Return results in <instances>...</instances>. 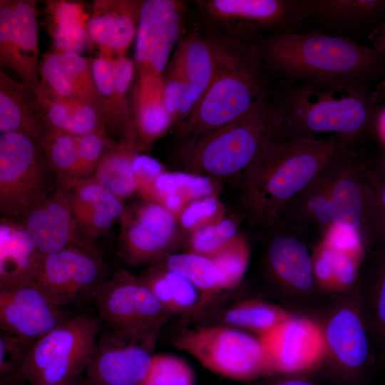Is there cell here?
Here are the masks:
<instances>
[{"label":"cell","mask_w":385,"mask_h":385,"mask_svg":"<svg viewBox=\"0 0 385 385\" xmlns=\"http://www.w3.org/2000/svg\"><path fill=\"white\" fill-rule=\"evenodd\" d=\"M348 141L351 140L336 135L271 140L242 176L240 215L260 230L279 220L282 205L313 180Z\"/></svg>","instance_id":"6da1fadb"},{"label":"cell","mask_w":385,"mask_h":385,"mask_svg":"<svg viewBox=\"0 0 385 385\" xmlns=\"http://www.w3.org/2000/svg\"><path fill=\"white\" fill-rule=\"evenodd\" d=\"M281 87L314 80L366 83L385 71V55L342 35L319 31L262 36L246 43Z\"/></svg>","instance_id":"7a4b0ae2"},{"label":"cell","mask_w":385,"mask_h":385,"mask_svg":"<svg viewBox=\"0 0 385 385\" xmlns=\"http://www.w3.org/2000/svg\"><path fill=\"white\" fill-rule=\"evenodd\" d=\"M271 96L282 113L283 139L313 140L329 133L358 143L378 123L377 106L364 83L314 80L281 87Z\"/></svg>","instance_id":"3957f363"},{"label":"cell","mask_w":385,"mask_h":385,"mask_svg":"<svg viewBox=\"0 0 385 385\" xmlns=\"http://www.w3.org/2000/svg\"><path fill=\"white\" fill-rule=\"evenodd\" d=\"M212 31L217 51L216 73L195 111L174 127L178 144L220 128L270 96L265 70L256 49Z\"/></svg>","instance_id":"277c9868"},{"label":"cell","mask_w":385,"mask_h":385,"mask_svg":"<svg viewBox=\"0 0 385 385\" xmlns=\"http://www.w3.org/2000/svg\"><path fill=\"white\" fill-rule=\"evenodd\" d=\"M282 120L269 96L220 128L178 144L171 163L175 170L218 180L242 178L267 143L279 136Z\"/></svg>","instance_id":"5b68a950"},{"label":"cell","mask_w":385,"mask_h":385,"mask_svg":"<svg viewBox=\"0 0 385 385\" xmlns=\"http://www.w3.org/2000/svg\"><path fill=\"white\" fill-rule=\"evenodd\" d=\"M318 328L321 357L312 371L342 385H364L379 364L361 306V279L353 288L329 293L308 319Z\"/></svg>","instance_id":"8992f818"},{"label":"cell","mask_w":385,"mask_h":385,"mask_svg":"<svg viewBox=\"0 0 385 385\" xmlns=\"http://www.w3.org/2000/svg\"><path fill=\"white\" fill-rule=\"evenodd\" d=\"M261 232L265 240L263 268L267 281L284 307L310 318L328 294L315 274L312 252L317 243L314 231L279 220Z\"/></svg>","instance_id":"52a82bcc"},{"label":"cell","mask_w":385,"mask_h":385,"mask_svg":"<svg viewBox=\"0 0 385 385\" xmlns=\"http://www.w3.org/2000/svg\"><path fill=\"white\" fill-rule=\"evenodd\" d=\"M172 343L210 371L232 379L251 381L277 374L262 338L242 329L216 324L183 329Z\"/></svg>","instance_id":"ba28073f"},{"label":"cell","mask_w":385,"mask_h":385,"mask_svg":"<svg viewBox=\"0 0 385 385\" xmlns=\"http://www.w3.org/2000/svg\"><path fill=\"white\" fill-rule=\"evenodd\" d=\"M188 16L186 1L143 0L134 41L137 81L132 103L163 99L164 74Z\"/></svg>","instance_id":"9c48e42d"},{"label":"cell","mask_w":385,"mask_h":385,"mask_svg":"<svg viewBox=\"0 0 385 385\" xmlns=\"http://www.w3.org/2000/svg\"><path fill=\"white\" fill-rule=\"evenodd\" d=\"M101 323L98 315L75 314L36 340L21 378L31 385L78 381L91 361Z\"/></svg>","instance_id":"30bf717a"},{"label":"cell","mask_w":385,"mask_h":385,"mask_svg":"<svg viewBox=\"0 0 385 385\" xmlns=\"http://www.w3.org/2000/svg\"><path fill=\"white\" fill-rule=\"evenodd\" d=\"M57 186L38 140L1 133V218L19 222Z\"/></svg>","instance_id":"8fae6325"},{"label":"cell","mask_w":385,"mask_h":385,"mask_svg":"<svg viewBox=\"0 0 385 385\" xmlns=\"http://www.w3.org/2000/svg\"><path fill=\"white\" fill-rule=\"evenodd\" d=\"M201 25L248 43L262 36L297 32L309 16L307 0H198Z\"/></svg>","instance_id":"7c38bea8"},{"label":"cell","mask_w":385,"mask_h":385,"mask_svg":"<svg viewBox=\"0 0 385 385\" xmlns=\"http://www.w3.org/2000/svg\"><path fill=\"white\" fill-rule=\"evenodd\" d=\"M160 332L108 327L79 385H145Z\"/></svg>","instance_id":"4fadbf2b"},{"label":"cell","mask_w":385,"mask_h":385,"mask_svg":"<svg viewBox=\"0 0 385 385\" xmlns=\"http://www.w3.org/2000/svg\"><path fill=\"white\" fill-rule=\"evenodd\" d=\"M108 279L101 252L69 247L44 255L31 284L57 305L82 306L95 301Z\"/></svg>","instance_id":"5bb4252c"},{"label":"cell","mask_w":385,"mask_h":385,"mask_svg":"<svg viewBox=\"0 0 385 385\" xmlns=\"http://www.w3.org/2000/svg\"><path fill=\"white\" fill-rule=\"evenodd\" d=\"M119 220L118 255L131 266L153 265L172 254L180 237L177 219L157 202L125 206Z\"/></svg>","instance_id":"9a60e30c"},{"label":"cell","mask_w":385,"mask_h":385,"mask_svg":"<svg viewBox=\"0 0 385 385\" xmlns=\"http://www.w3.org/2000/svg\"><path fill=\"white\" fill-rule=\"evenodd\" d=\"M94 302L111 328L160 332L170 316L140 277L125 270L108 278Z\"/></svg>","instance_id":"2e32d148"},{"label":"cell","mask_w":385,"mask_h":385,"mask_svg":"<svg viewBox=\"0 0 385 385\" xmlns=\"http://www.w3.org/2000/svg\"><path fill=\"white\" fill-rule=\"evenodd\" d=\"M350 143L330 190L329 212L333 227L351 232L367 253L370 250L369 209L365 163Z\"/></svg>","instance_id":"e0dca14e"},{"label":"cell","mask_w":385,"mask_h":385,"mask_svg":"<svg viewBox=\"0 0 385 385\" xmlns=\"http://www.w3.org/2000/svg\"><path fill=\"white\" fill-rule=\"evenodd\" d=\"M18 222L43 255L69 247L101 252L93 240L79 230L71 211L68 187L58 185Z\"/></svg>","instance_id":"ac0fdd59"},{"label":"cell","mask_w":385,"mask_h":385,"mask_svg":"<svg viewBox=\"0 0 385 385\" xmlns=\"http://www.w3.org/2000/svg\"><path fill=\"white\" fill-rule=\"evenodd\" d=\"M29 284L0 289L1 331L36 342L73 317Z\"/></svg>","instance_id":"d6986e66"},{"label":"cell","mask_w":385,"mask_h":385,"mask_svg":"<svg viewBox=\"0 0 385 385\" xmlns=\"http://www.w3.org/2000/svg\"><path fill=\"white\" fill-rule=\"evenodd\" d=\"M37 1L14 0L13 11L0 9V62L14 70L23 82H39Z\"/></svg>","instance_id":"ffe728a7"},{"label":"cell","mask_w":385,"mask_h":385,"mask_svg":"<svg viewBox=\"0 0 385 385\" xmlns=\"http://www.w3.org/2000/svg\"><path fill=\"white\" fill-rule=\"evenodd\" d=\"M92 61L76 53H46L38 63L37 88L50 98L101 106Z\"/></svg>","instance_id":"44dd1931"},{"label":"cell","mask_w":385,"mask_h":385,"mask_svg":"<svg viewBox=\"0 0 385 385\" xmlns=\"http://www.w3.org/2000/svg\"><path fill=\"white\" fill-rule=\"evenodd\" d=\"M262 338L277 374L312 371L322 351L317 327L309 319L294 315Z\"/></svg>","instance_id":"7402d4cb"},{"label":"cell","mask_w":385,"mask_h":385,"mask_svg":"<svg viewBox=\"0 0 385 385\" xmlns=\"http://www.w3.org/2000/svg\"><path fill=\"white\" fill-rule=\"evenodd\" d=\"M143 0H97L88 21V31L100 54L125 56L135 41Z\"/></svg>","instance_id":"603a6c76"},{"label":"cell","mask_w":385,"mask_h":385,"mask_svg":"<svg viewBox=\"0 0 385 385\" xmlns=\"http://www.w3.org/2000/svg\"><path fill=\"white\" fill-rule=\"evenodd\" d=\"M186 29L165 73L180 78L203 96L217 67V51L212 31L203 25Z\"/></svg>","instance_id":"cb8c5ba5"},{"label":"cell","mask_w":385,"mask_h":385,"mask_svg":"<svg viewBox=\"0 0 385 385\" xmlns=\"http://www.w3.org/2000/svg\"><path fill=\"white\" fill-rule=\"evenodd\" d=\"M351 143L348 141L313 180L282 205L278 213L279 220L312 230L314 227L323 233L333 227L329 212L330 190L344 150Z\"/></svg>","instance_id":"d4e9b609"},{"label":"cell","mask_w":385,"mask_h":385,"mask_svg":"<svg viewBox=\"0 0 385 385\" xmlns=\"http://www.w3.org/2000/svg\"><path fill=\"white\" fill-rule=\"evenodd\" d=\"M68 188L78 227L92 240L105 235L125 210V203L93 178L75 183Z\"/></svg>","instance_id":"484cf974"},{"label":"cell","mask_w":385,"mask_h":385,"mask_svg":"<svg viewBox=\"0 0 385 385\" xmlns=\"http://www.w3.org/2000/svg\"><path fill=\"white\" fill-rule=\"evenodd\" d=\"M43 257L18 222L1 218L0 289L31 284Z\"/></svg>","instance_id":"4316f807"},{"label":"cell","mask_w":385,"mask_h":385,"mask_svg":"<svg viewBox=\"0 0 385 385\" xmlns=\"http://www.w3.org/2000/svg\"><path fill=\"white\" fill-rule=\"evenodd\" d=\"M50 130L32 86L0 72V130L39 140Z\"/></svg>","instance_id":"83f0119b"},{"label":"cell","mask_w":385,"mask_h":385,"mask_svg":"<svg viewBox=\"0 0 385 385\" xmlns=\"http://www.w3.org/2000/svg\"><path fill=\"white\" fill-rule=\"evenodd\" d=\"M308 19L337 31H356L385 20V0H307Z\"/></svg>","instance_id":"f1b7e54d"},{"label":"cell","mask_w":385,"mask_h":385,"mask_svg":"<svg viewBox=\"0 0 385 385\" xmlns=\"http://www.w3.org/2000/svg\"><path fill=\"white\" fill-rule=\"evenodd\" d=\"M361 275V306L379 364H385V249L374 248Z\"/></svg>","instance_id":"f546056e"},{"label":"cell","mask_w":385,"mask_h":385,"mask_svg":"<svg viewBox=\"0 0 385 385\" xmlns=\"http://www.w3.org/2000/svg\"><path fill=\"white\" fill-rule=\"evenodd\" d=\"M312 255L317 279L327 294L347 291L359 282L361 264L366 256L360 245L342 249L324 240L316 245Z\"/></svg>","instance_id":"4dcf8cb0"},{"label":"cell","mask_w":385,"mask_h":385,"mask_svg":"<svg viewBox=\"0 0 385 385\" xmlns=\"http://www.w3.org/2000/svg\"><path fill=\"white\" fill-rule=\"evenodd\" d=\"M46 26L53 52L81 53L93 46L88 31L90 15L82 3L46 1Z\"/></svg>","instance_id":"1f68e13d"},{"label":"cell","mask_w":385,"mask_h":385,"mask_svg":"<svg viewBox=\"0 0 385 385\" xmlns=\"http://www.w3.org/2000/svg\"><path fill=\"white\" fill-rule=\"evenodd\" d=\"M45 121L50 130L81 136L105 132L100 106L65 102L50 98L33 86Z\"/></svg>","instance_id":"d6a6232c"},{"label":"cell","mask_w":385,"mask_h":385,"mask_svg":"<svg viewBox=\"0 0 385 385\" xmlns=\"http://www.w3.org/2000/svg\"><path fill=\"white\" fill-rule=\"evenodd\" d=\"M137 145L108 138L106 151L92 178L111 192L123 202L135 192L132 169Z\"/></svg>","instance_id":"836d02e7"},{"label":"cell","mask_w":385,"mask_h":385,"mask_svg":"<svg viewBox=\"0 0 385 385\" xmlns=\"http://www.w3.org/2000/svg\"><path fill=\"white\" fill-rule=\"evenodd\" d=\"M295 314L284 306L259 299L237 303L220 313L216 325L242 329L264 337Z\"/></svg>","instance_id":"e575fe53"},{"label":"cell","mask_w":385,"mask_h":385,"mask_svg":"<svg viewBox=\"0 0 385 385\" xmlns=\"http://www.w3.org/2000/svg\"><path fill=\"white\" fill-rule=\"evenodd\" d=\"M152 266L176 272L192 282L201 294L200 307L220 292L217 270L207 256L191 252L172 253Z\"/></svg>","instance_id":"d590c367"},{"label":"cell","mask_w":385,"mask_h":385,"mask_svg":"<svg viewBox=\"0 0 385 385\" xmlns=\"http://www.w3.org/2000/svg\"><path fill=\"white\" fill-rule=\"evenodd\" d=\"M38 141L58 185L69 187L73 184L79 162L77 137L48 130Z\"/></svg>","instance_id":"8d00e7d4"},{"label":"cell","mask_w":385,"mask_h":385,"mask_svg":"<svg viewBox=\"0 0 385 385\" xmlns=\"http://www.w3.org/2000/svg\"><path fill=\"white\" fill-rule=\"evenodd\" d=\"M220 180L184 171H165L155 183L153 202L160 204L170 195H179L190 202L200 198L217 196Z\"/></svg>","instance_id":"74e56055"},{"label":"cell","mask_w":385,"mask_h":385,"mask_svg":"<svg viewBox=\"0 0 385 385\" xmlns=\"http://www.w3.org/2000/svg\"><path fill=\"white\" fill-rule=\"evenodd\" d=\"M113 58L99 54L93 58L92 71L104 116L106 133L107 135L111 133L115 134L121 140L125 138L126 130L116 101Z\"/></svg>","instance_id":"f35d334b"},{"label":"cell","mask_w":385,"mask_h":385,"mask_svg":"<svg viewBox=\"0 0 385 385\" xmlns=\"http://www.w3.org/2000/svg\"><path fill=\"white\" fill-rule=\"evenodd\" d=\"M134 132L140 152L153 144L174 126L163 99H154L131 104Z\"/></svg>","instance_id":"ab89813d"},{"label":"cell","mask_w":385,"mask_h":385,"mask_svg":"<svg viewBox=\"0 0 385 385\" xmlns=\"http://www.w3.org/2000/svg\"><path fill=\"white\" fill-rule=\"evenodd\" d=\"M207 257L217 270L220 291L230 290L243 279L250 261V248L240 235Z\"/></svg>","instance_id":"60d3db41"},{"label":"cell","mask_w":385,"mask_h":385,"mask_svg":"<svg viewBox=\"0 0 385 385\" xmlns=\"http://www.w3.org/2000/svg\"><path fill=\"white\" fill-rule=\"evenodd\" d=\"M364 175L369 200L370 250L385 249V175L366 163Z\"/></svg>","instance_id":"b9f144b4"},{"label":"cell","mask_w":385,"mask_h":385,"mask_svg":"<svg viewBox=\"0 0 385 385\" xmlns=\"http://www.w3.org/2000/svg\"><path fill=\"white\" fill-rule=\"evenodd\" d=\"M239 220L226 216L188 236V252L209 256L240 235Z\"/></svg>","instance_id":"7bdbcfd3"},{"label":"cell","mask_w":385,"mask_h":385,"mask_svg":"<svg viewBox=\"0 0 385 385\" xmlns=\"http://www.w3.org/2000/svg\"><path fill=\"white\" fill-rule=\"evenodd\" d=\"M163 101L174 126L185 120L196 108L202 96L190 84L175 76L165 73Z\"/></svg>","instance_id":"ee69618b"},{"label":"cell","mask_w":385,"mask_h":385,"mask_svg":"<svg viewBox=\"0 0 385 385\" xmlns=\"http://www.w3.org/2000/svg\"><path fill=\"white\" fill-rule=\"evenodd\" d=\"M226 217V210L217 196H209L190 202L180 215V232L187 237L195 230Z\"/></svg>","instance_id":"f6af8a7d"},{"label":"cell","mask_w":385,"mask_h":385,"mask_svg":"<svg viewBox=\"0 0 385 385\" xmlns=\"http://www.w3.org/2000/svg\"><path fill=\"white\" fill-rule=\"evenodd\" d=\"M195 375L183 359L172 355H155L145 385H194Z\"/></svg>","instance_id":"bcb514c9"},{"label":"cell","mask_w":385,"mask_h":385,"mask_svg":"<svg viewBox=\"0 0 385 385\" xmlns=\"http://www.w3.org/2000/svg\"><path fill=\"white\" fill-rule=\"evenodd\" d=\"M76 137L79 149V162L75 183L93 178L106 151L109 138L105 132Z\"/></svg>","instance_id":"7dc6e473"},{"label":"cell","mask_w":385,"mask_h":385,"mask_svg":"<svg viewBox=\"0 0 385 385\" xmlns=\"http://www.w3.org/2000/svg\"><path fill=\"white\" fill-rule=\"evenodd\" d=\"M34 344V342L1 332L0 373L1 378L11 374H16L21 378L20 370L29 355Z\"/></svg>","instance_id":"c3c4849f"},{"label":"cell","mask_w":385,"mask_h":385,"mask_svg":"<svg viewBox=\"0 0 385 385\" xmlns=\"http://www.w3.org/2000/svg\"><path fill=\"white\" fill-rule=\"evenodd\" d=\"M135 192L143 201L153 202L154 185L158 177L166 171L158 160L145 154H137L132 163Z\"/></svg>","instance_id":"681fc988"},{"label":"cell","mask_w":385,"mask_h":385,"mask_svg":"<svg viewBox=\"0 0 385 385\" xmlns=\"http://www.w3.org/2000/svg\"><path fill=\"white\" fill-rule=\"evenodd\" d=\"M162 270L172 288L175 314L186 315L200 307L202 297L196 287L183 276Z\"/></svg>","instance_id":"f907efd6"},{"label":"cell","mask_w":385,"mask_h":385,"mask_svg":"<svg viewBox=\"0 0 385 385\" xmlns=\"http://www.w3.org/2000/svg\"><path fill=\"white\" fill-rule=\"evenodd\" d=\"M140 278L146 284L167 312L170 315L175 314L172 288L165 277L163 270L151 266L140 276Z\"/></svg>","instance_id":"816d5d0a"},{"label":"cell","mask_w":385,"mask_h":385,"mask_svg":"<svg viewBox=\"0 0 385 385\" xmlns=\"http://www.w3.org/2000/svg\"><path fill=\"white\" fill-rule=\"evenodd\" d=\"M252 385H324L305 373L281 374L268 376Z\"/></svg>","instance_id":"f5cc1de1"},{"label":"cell","mask_w":385,"mask_h":385,"mask_svg":"<svg viewBox=\"0 0 385 385\" xmlns=\"http://www.w3.org/2000/svg\"><path fill=\"white\" fill-rule=\"evenodd\" d=\"M372 48L385 55V20L369 34Z\"/></svg>","instance_id":"db71d44e"},{"label":"cell","mask_w":385,"mask_h":385,"mask_svg":"<svg viewBox=\"0 0 385 385\" xmlns=\"http://www.w3.org/2000/svg\"><path fill=\"white\" fill-rule=\"evenodd\" d=\"M371 100L377 106L385 101V74L384 75L382 81L371 92Z\"/></svg>","instance_id":"11a10c76"},{"label":"cell","mask_w":385,"mask_h":385,"mask_svg":"<svg viewBox=\"0 0 385 385\" xmlns=\"http://www.w3.org/2000/svg\"><path fill=\"white\" fill-rule=\"evenodd\" d=\"M375 168L378 172L385 175V153Z\"/></svg>","instance_id":"9f6ffc18"},{"label":"cell","mask_w":385,"mask_h":385,"mask_svg":"<svg viewBox=\"0 0 385 385\" xmlns=\"http://www.w3.org/2000/svg\"><path fill=\"white\" fill-rule=\"evenodd\" d=\"M378 122H379L381 128L385 132V110L379 116Z\"/></svg>","instance_id":"6f0895ef"},{"label":"cell","mask_w":385,"mask_h":385,"mask_svg":"<svg viewBox=\"0 0 385 385\" xmlns=\"http://www.w3.org/2000/svg\"><path fill=\"white\" fill-rule=\"evenodd\" d=\"M44 385H79V382L78 381H67V382L61 383V384H44Z\"/></svg>","instance_id":"680465c9"}]
</instances>
